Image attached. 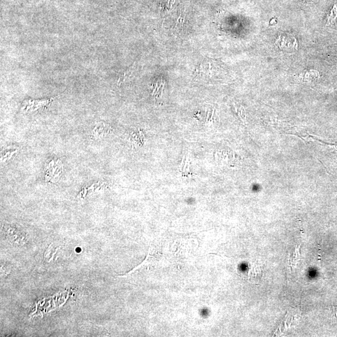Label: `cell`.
Instances as JSON below:
<instances>
[{
    "label": "cell",
    "mask_w": 337,
    "mask_h": 337,
    "mask_svg": "<svg viewBox=\"0 0 337 337\" xmlns=\"http://www.w3.org/2000/svg\"><path fill=\"white\" fill-rule=\"evenodd\" d=\"M110 129V128L107 124L104 123H99L94 128L92 133H91V137L93 138L94 139H101L108 134Z\"/></svg>",
    "instance_id": "cell-3"
},
{
    "label": "cell",
    "mask_w": 337,
    "mask_h": 337,
    "mask_svg": "<svg viewBox=\"0 0 337 337\" xmlns=\"http://www.w3.org/2000/svg\"><path fill=\"white\" fill-rule=\"evenodd\" d=\"M263 277V272L261 267L254 265L248 272V278L252 283L259 284Z\"/></svg>",
    "instance_id": "cell-4"
},
{
    "label": "cell",
    "mask_w": 337,
    "mask_h": 337,
    "mask_svg": "<svg viewBox=\"0 0 337 337\" xmlns=\"http://www.w3.org/2000/svg\"><path fill=\"white\" fill-rule=\"evenodd\" d=\"M18 150L13 151H7L4 154V156L2 157V161L5 162L12 158L14 154L17 153Z\"/></svg>",
    "instance_id": "cell-6"
},
{
    "label": "cell",
    "mask_w": 337,
    "mask_h": 337,
    "mask_svg": "<svg viewBox=\"0 0 337 337\" xmlns=\"http://www.w3.org/2000/svg\"><path fill=\"white\" fill-rule=\"evenodd\" d=\"M336 317H337V308H336Z\"/></svg>",
    "instance_id": "cell-7"
},
{
    "label": "cell",
    "mask_w": 337,
    "mask_h": 337,
    "mask_svg": "<svg viewBox=\"0 0 337 337\" xmlns=\"http://www.w3.org/2000/svg\"><path fill=\"white\" fill-rule=\"evenodd\" d=\"M46 181L56 182L63 173V164L60 160H52L46 165Z\"/></svg>",
    "instance_id": "cell-1"
},
{
    "label": "cell",
    "mask_w": 337,
    "mask_h": 337,
    "mask_svg": "<svg viewBox=\"0 0 337 337\" xmlns=\"http://www.w3.org/2000/svg\"><path fill=\"white\" fill-rule=\"evenodd\" d=\"M52 99H46V100H32V99H26L22 104V110L26 112L36 111L46 107L51 103Z\"/></svg>",
    "instance_id": "cell-2"
},
{
    "label": "cell",
    "mask_w": 337,
    "mask_h": 337,
    "mask_svg": "<svg viewBox=\"0 0 337 337\" xmlns=\"http://www.w3.org/2000/svg\"><path fill=\"white\" fill-rule=\"evenodd\" d=\"M300 246L295 248L294 252L289 256L290 266L292 267H295L298 263L300 258Z\"/></svg>",
    "instance_id": "cell-5"
}]
</instances>
